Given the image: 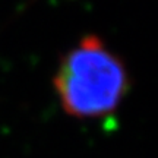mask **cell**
Masks as SVG:
<instances>
[{
    "mask_svg": "<svg viewBox=\"0 0 158 158\" xmlns=\"http://www.w3.org/2000/svg\"><path fill=\"white\" fill-rule=\"evenodd\" d=\"M54 88L68 114L98 118L117 110L129 89V75L122 59L101 38L85 35L62 57Z\"/></svg>",
    "mask_w": 158,
    "mask_h": 158,
    "instance_id": "6da1fadb",
    "label": "cell"
}]
</instances>
